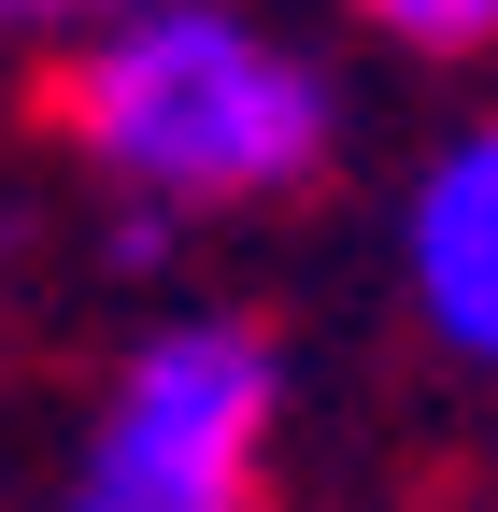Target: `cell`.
Listing matches in <instances>:
<instances>
[{"instance_id":"6da1fadb","label":"cell","mask_w":498,"mask_h":512,"mask_svg":"<svg viewBox=\"0 0 498 512\" xmlns=\"http://www.w3.org/2000/svg\"><path fill=\"white\" fill-rule=\"evenodd\" d=\"M57 128L100 185H129L143 214H257L328 171V72L242 0H143L72 43L57 72Z\"/></svg>"},{"instance_id":"7a4b0ae2","label":"cell","mask_w":498,"mask_h":512,"mask_svg":"<svg viewBox=\"0 0 498 512\" xmlns=\"http://www.w3.org/2000/svg\"><path fill=\"white\" fill-rule=\"evenodd\" d=\"M271 413H285L271 342L242 313H171V328L129 342V370H114L57 512H257Z\"/></svg>"},{"instance_id":"3957f363","label":"cell","mask_w":498,"mask_h":512,"mask_svg":"<svg viewBox=\"0 0 498 512\" xmlns=\"http://www.w3.org/2000/svg\"><path fill=\"white\" fill-rule=\"evenodd\" d=\"M399 271H413V313H427V328L498 370V128H456V143L413 171Z\"/></svg>"},{"instance_id":"277c9868","label":"cell","mask_w":498,"mask_h":512,"mask_svg":"<svg viewBox=\"0 0 498 512\" xmlns=\"http://www.w3.org/2000/svg\"><path fill=\"white\" fill-rule=\"evenodd\" d=\"M399 57H484L498 43V0H356Z\"/></svg>"},{"instance_id":"5b68a950","label":"cell","mask_w":498,"mask_h":512,"mask_svg":"<svg viewBox=\"0 0 498 512\" xmlns=\"http://www.w3.org/2000/svg\"><path fill=\"white\" fill-rule=\"evenodd\" d=\"M114 15H143V0H0V29H114Z\"/></svg>"}]
</instances>
